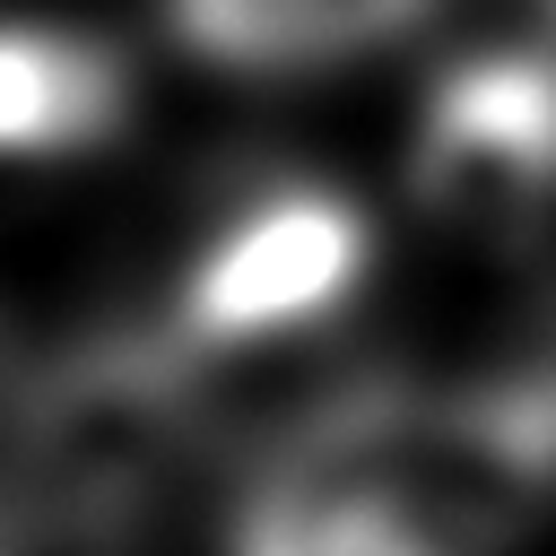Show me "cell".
<instances>
[{
    "instance_id": "obj_3",
    "label": "cell",
    "mask_w": 556,
    "mask_h": 556,
    "mask_svg": "<svg viewBox=\"0 0 556 556\" xmlns=\"http://www.w3.org/2000/svg\"><path fill=\"white\" fill-rule=\"evenodd\" d=\"M130 113V70L78 26H0V156L104 148Z\"/></svg>"
},
{
    "instance_id": "obj_1",
    "label": "cell",
    "mask_w": 556,
    "mask_h": 556,
    "mask_svg": "<svg viewBox=\"0 0 556 556\" xmlns=\"http://www.w3.org/2000/svg\"><path fill=\"white\" fill-rule=\"evenodd\" d=\"M365 217L321 182H278L243 200L191 261L174 295V365H269L321 348L365 287Z\"/></svg>"
},
{
    "instance_id": "obj_5",
    "label": "cell",
    "mask_w": 556,
    "mask_h": 556,
    "mask_svg": "<svg viewBox=\"0 0 556 556\" xmlns=\"http://www.w3.org/2000/svg\"><path fill=\"white\" fill-rule=\"evenodd\" d=\"M35 400H43V374H26L0 339V504L26 495V443H35Z\"/></svg>"
},
{
    "instance_id": "obj_2",
    "label": "cell",
    "mask_w": 556,
    "mask_h": 556,
    "mask_svg": "<svg viewBox=\"0 0 556 556\" xmlns=\"http://www.w3.org/2000/svg\"><path fill=\"white\" fill-rule=\"evenodd\" d=\"M417 200L452 226L504 235L556 191V61H460L417 122Z\"/></svg>"
},
{
    "instance_id": "obj_4",
    "label": "cell",
    "mask_w": 556,
    "mask_h": 556,
    "mask_svg": "<svg viewBox=\"0 0 556 556\" xmlns=\"http://www.w3.org/2000/svg\"><path fill=\"white\" fill-rule=\"evenodd\" d=\"M434 0H174V35L226 70H330L408 35Z\"/></svg>"
}]
</instances>
